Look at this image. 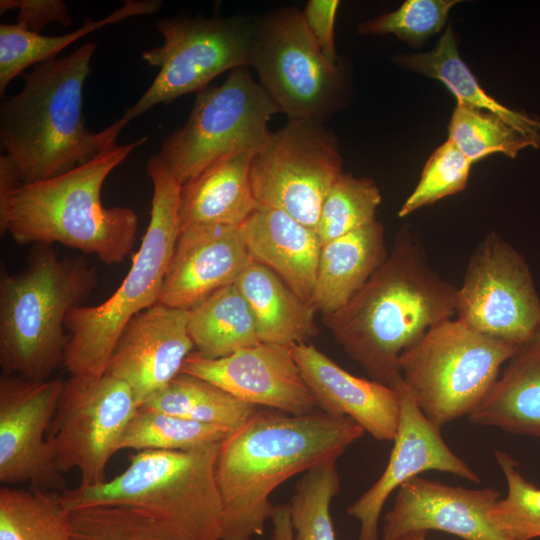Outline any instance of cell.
Listing matches in <instances>:
<instances>
[{
    "label": "cell",
    "instance_id": "obj_1",
    "mask_svg": "<svg viewBox=\"0 0 540 540\" xmlns=\"http://www.w3.org/2000/svg\"><path fill=\"white\" fill-rule=\"evenodd\" d=\"M348 417L320 410L293 415L254 413L220 444L216 478L222 501L221 540H253L264 533L270 497L291 477L331 459L364 435Z\"/></svg>",
    "mask_w": 540,
    "mask_h": 540
},
{
    "label": "cell",
    "instance_id": "obj_2",
    "mask_svg": "<svg viewBox=\"0 0 540 540\" xmlns=\"http://www.w3.org/2000/svg\"><path fill=\"white\" fill-rule=\"evenodd\" d=\"M456 297L457 287L430 266L406 225L378 270L323 322L372 380L394 388L402 380L401 354L431 327L456 315Z\"/></svg>",
    "mask_w": 540,
    "mask_h": 540
},
{
    "label": "cell",
    "instance_id": "obj_3",
    "mask_svg": "<svg viewBox=\"0 0 540 540\" xmlns=\"http://www.w3.org/2000/svg\"><path fill=\"white\" fill-rule=\"evenodd\" d=\"M145 141L116 145L68 172L32 183H21L1 155V234L22 245L59 243L105 264L122 262L135 244L138 217L128 207H105L101 191L108 175Z\"/></svg>",
    "mask_w": 540,
    "mask_h": 540
},
{
    "label": "cell",
    "instance_id": "obj_4",
    "mask_svg": "<svg viewBox=\"0 0 540 540\" xmlns=\"http://www.w3.org/2000/svg\"><path fill=\"white\" fill-rule=\"evenodd\" d=\"M97 45L87 42L24 74L0 104V145L21 183L68 172L116 146L109 128L93 133L82 113L83 87Z\"/></svg>",
    "mask_w": 540,
    "mask_h": 540
},
{
    "label": "cell",
    "instance_id": "obj_5",
    "mask_svg": "<svg viewBox=\"0 0 540 540\" xmlns=\"http://www.w3.org/2000/svg\"><path fill=\"white\" fill-rule=\"evenodd\" d=\"M98 281L81 257L59 258L46 245L32 252L24 270L0 278V366L4 375L47 380L64 365L69 311Z\"/></svg>",
    "mask_w": 540,
    "mask_h": 540
},
{
    "label": "cell",
    "instance_id": "obj_6",
    "mask_svg": "<svg viewBox=\"0 0 540 540\" xmlns=\"http://www.w3.org/2000/svg\"><path fill=\"white\" fill-rule=\"evenodd\" d=\"M146 171L153 184L150 221L127 275L104 302L76 306L66 316L69 342L63 366L71 377H102L127 323L159 303L180 230L181 183L159 154L148 159Z\"/></svg>",
    "mask_w": 540,
    "mask_h": 540
},
{
    "label": "cell",
    "instance_id": "obj_7",
    "mask_svg": "<svg viewBox=\"0 0 540 540\" xmlns=\"http://www.w3.org/2000/svg\"><path fill=\"white\" fill-rule=\"evenodd\" d=\"M219 444L191 450H142L127 468L95 486L65 489L66 509L128 506L149 512L185 540H221L222 501L216 478Z\"/></svg>",
    "mask_w": 540,
    "mask_h": 540
},
{
    "label": "cell",
    "instance_id": "obj_8",
    "mask_svg": "<svg viewBox=\"0 0 540 540\" xmlns=\"http://www.w3.org/2000/svg\"><path fill=\"white\" fill-rule=\"evenodd\" d=\"M518 346L494 339L458 318L431 327L399 358L405 385L437 427L470 415L485 399Z\"/></svg>",
    "mask_w": 540,
    "mask_h": 540
},
{
    "label": "cell",
    "instance_id": "obj_9",
    "mask_svg": "<svg viewBox=\"0 0 540 540\" xmlns=\"http://www.w3.org/2000/svg\"><path fill=\"white\" fill-rule=\"evenodd\" d=\"M163 43L142 52V59L159 73L139 100L109 126L118 137L133 119L153 106L199 92L225 71L249 67L255 20L175 17L156 23Z\"/></svg>",
    "mask_w": 540,
    "mask_h": 540
},
{
    "label": "cell",
    "instance_id": "obj_10",
    "mask_svg": "<svg viewBox=\"0 0 540 540\" xmlns=\"http://www.w3.org/2000/svg\"><path fill=\"white\" fill-rule=\"evenodd\" d=\"M276 113L249 67L233 69L221 85L197 92L187 121L163 140L159 156L182 184L228 154L256 152L270 135L268 122Z\"/></svg>",
    "mask_w": 540,
    "mask_h": 540
},
{
    "label": "cell",
    "instance_id": "obj_11",
    "mask_svg": "<svg viewBox=\"0 0 540 540\" xmlns=\"http://www.w3.org/2000/svg\"><path fill=\"white\" fill-rule=\"evenodd\" d=\"M249 67L288 120L324 121L339 105L342 66L326 60L297 7L255 20Z\"/></svg>",
    "mask_w": 540,
    "mask_h": 540
},
{
    "label": "cell",
    "instance_id": "obj_12",
    "mask_svg": "<svg viewBox=\"0 0 540 540\" xmlns=\"http://www.w3.org/2000/svg\"><path fill=\"white\" fill-rule=\"evenodd\" d=\"M343 173L337 138L324 121L293 119L254 153L250 182L258 206L315 229L323 201Z\"/></svg>",
    "mask_w": 540,
    "mask_h": 540
},
{
    "label": "cell",
    "instance_id": "obj_13",
    "mask_svg": "<svg viewBox=\"0 0 540 540\" xmlns=\"http://www.w3.org/2000/svg\"><path fill=\"white\" fill-rule=\"evenodd\" d=\"M138 408L131 388L115 377L70 376L47 435L58 471L77 469L84 487L106 481L107 465Z\"/></svg>",
    "mask_w": 540,
    "mask_h": 540
},
{
    "label": "cell",
    "instance_id": "obj_14",
    "mask_svg": "<svg viewBox=\"0 0 540 540\" xmlns=\"http://www.w3.org/2000/svg\"><path fill=\"white\" fill-rule=\"evenodd\" d=\"M456 316L476 331L518 347L540 330V297L529 266L495 232L470 257L457 287Z\"/></svg>",
    "mask_w": 540,
    "mask_h": 540
},
{
    "label": "cell",
    "instance_id": "obj_15",
    "mask_svg": "<svg viewBox=\"0 0 540 540\" xmlns=\"http://www.w3.org/2000/svg\"><path fill=\"white\" fill-rule=\"evenodd\" d=\"M63 380L0 378V481L28 483L31 490L62 492L47 435L60 399Z\"/></svg>",
    "mask_w": 540,
    "mask_h": 540
},
{
    "label": "cell",
    "instance_id": "obj_16",
    "mask_svg": "<svg viewBox=\"0 0 540 540\" xmlns=\"http://www.w3.org/2000/svg\"><path fill=\"white\" fill-rule=\"evenodd\" d=\"M393 389L399 394L400 413L388 463L379 479L347 508L348 515L359 522L357 540H379V521L387 499L423 472H446L480 483L479 476L444 442L441 428L420 410L403 380Z\"/></svg>",
    "mask_w": 540,
    "mask_h": 540
},
{
    "label": "cell",
    "instance_id": "obj_17",
    "mask_svg": "<svg viewBox=\"0 0 540 540\" xmlns=\"http://www.w3.org/2000/svg\"><path fill=\"white\" fill-rule=\"evenodd\" d=\"M181 373L204 379L256 407L293 415L317 410L290 346L260 342L216 359L194 351Z\"/></svg>",
    "mask_w": 540,
    "mask_h": 540
},
{
    "label": "cell",
    "instance_id": "obj_18",
    "mask_svg": "<svg viewBox=\"0 0 540 540\" xmlns=\"http://www.w3.org/2000/svg\"><path fill=\"white\" fill-rule=\"evenodd\" d=\"M194 350L188 310L158 303L127 323L105 374L125 382L140 406L181 373Z\"/></svg>",
    "mask_w": 540,
    "mask_h": 540
},
{
    "label": "cell",
    "instance_id": "obj_19",
    "mask_svg": "<svg viewBox=\"0 0 540 540\" xmlns=\"http://www.w3.org/2000/svg\"><path fill=\"white\" fill-rule=\"evenodd\" d=\"M499 498L492 488L468 489L415 477L397 489L379 540H397L420 530H439L464 540H511L489 516Z\"/></svg>",
    "mask_w": 540,
    "mask_h": 540
},
{
    "label": "cell",
    "instance_id": "obj_20",
    "mask_svg": "<svg viewBox=\"0 0 540 540\" xmlns=\"http://www.w3.org/2000/svg\"><path fill=\"white\" fill-rule=\"evenodd\" d=\"M251 261L239 226L180 227L159 303L189 310L214 291L235 283Z\"/></svg>",
    "mask_w": 540,
    "mask_h": 540
},
{
    "label": "cell",
    "instance_id": "obj_21",
    "mask_svg": "<svg viewBox=\"0 0 540 540\" xmlns=\"http://www.w3.org/2000/svg\"><path fill=\"white\" fill-rule=\"evenodd\" d=\"M290 347L318 410L352 419L378 441H393L400 413L397 390L349 373L308 342Z\"/></svg>",
    "mask_w": 540,
    "mask_h": 540
},
{
    "label": "cell",
    "instance_id": "obj_22",
    "mask_svg": "<svg viewBox=\"0 0 540 540\" xmlns=\"http://www.w3.org/2000/svg\"><path fill=\"white\" fill-rule=\"evenodd\" d=\"M238 226L252 260L271 269L312 304L322 248L316 230L265 206H257Z\"/></svg>",
    "mask_w": 540,
    "mask_h": 540
},
{
    "label": "cell",
    "instance_id": "obj_23",
    "mask_svg": "<svg viewBox=\"0 0 540 540\" xmlns=\"http://www.w3.org/2000/svg\"><path fill=\"white\" fill-rule=\"evenodd\" d=\"M255 151L228 154L181 184L180 227L193 224L240 225L258 206L250 182Z\"/></svg>",
    "mask_w": 540,
    "mask_h": 540
},
{
    "label": "cell",
    "instance_id": "obj_24",
    "mask_svg": "<svg viewBox=\"0 0 540 540\" xmlns=\"http://www.w3.org/2000/svg\"><path fill=\"white\" fill-rule=\"evenodd\" d=\"M388 255L382 224L374 222L322 245L312 305L325 315L344 307Z\"/></svg>",
    "mask_w": 540,
    "mask_h": 540
},
{
    "label": "cell",
    "instance_id": "obj_25",
    "mask_svg": "<svg viewBox=\"0 0 540 540\" xmlns=\"http://www.w3.org/2000/svg\"><path fill=\"white\" fill-rule=\"evenodd\" d=\"M468 417L473 424L540 437V330L519 347Z\"/></svg>",
    "mask_w": 540,
    "mask_h": 540
},
{
    "label": "cell",
    "instance_id": "obj_26",
    "mask_svg": "<svg viewBox=\"0 0 540 540\" xmlns=\"http://www.w3.org/2000/svg\"><path fill=\"white\" fill-rule=\"evenodd\" d=\"M235 284L249 304L260 342L291 346L318 334L314 306L268 267L252 260Z\"/></svg>",
    "mask_w": 540,
    "mask_h": 540
},
{
    "label": "cell",
    "instance_id": "obj_27",
    "mask_svg": "<svg viewBox=\"0 0 540 540\" xmlns=\"http://www.w3.org/2000/svg\"><path fill=\"white\" fill-rule=\"evenodd\" d=\"M188 331L195 352L211 359L260 343L249 304L235 283L188 310Z\"/></svg>",
    "mask_w": 540,
    "mask_h": 540
},
{
    "label": "cell",
    "instance_id": "obj_28",
    "mask_svg": "<svg viewBox=\"0 0 540 540\" xmlns=\"http://www.w3.org/2000/svg\"><path fill=\"white\" fill-rule=\"evenodd\" d=\"M408 69L441 81L457 103L491 112L540 145V122L523 112L511 110L485 92L461 59L454 33L449 26L433 50L400 57Z\"/></svg>",
    "mask_w": 540,
    "mask_h": 540
},
{
    "label": "cell",
    "instance_id": "obj_29",
    "mask_svg": "<svg viewBox=\"0 0 540 540\" xmlns=\"http://www.w3.org/2000/svg\"><path fill=\"white\" fill-rule=\"evenodd\" d=\"M161 5L159 0H127L108 16L99 20L86 19L77 30L57 36L33 33L16 24H1L0 94L3 95L8 84L26 68L55 58L65 47L86 34L130 17L153 14Z\"/></svg>",
    "mask_w": 540,
    "mask_h": 540
},
{
    "label": "cell",
    "instance_id": "obj_30",
    "mask_svg": "<svg viewBox=\"0 0 540 540\" xmlns=\"http://www.w3.org/2000/svg\"><path fill=\"white\" fill-rule=\"evenodd\" d=\"M139 407L231 432L258 411L256 406L235 398L216 385L185 373H180Z\"/></svg>",
    "mask_w": 540,
    "mask_h": 540
},
{
    "label": "cell",
    "instance_id": "obj_31",
    "mask_svg": "<svg viewBox=\"0 0 540 540\" xmlns=\"http://www.w3.org/2000/svg\"><path fill=\"white\" fill-rule=\"evenodd\" d=\"M0 540H71L61 492L0 488Z\"/></svg>",
    "mask_w": 540,
    "mask_h": 540
},
{
    "label": "cell",
    "instance_id": "obj_32",
    "mask_svg": "<svg viewBox=\"0 0 540 540\" xmlns=\"http://www.w3.org/2000/svg\"><path fill=\"white\" fill-rule=\"evenodd\" d=\"M230 433L222 427L139 407L126 426L119 451L191 450L220 444Z\"/></svg>",
    "mask_w": 540,
    "mask_h": 540
},
{
    "label": "cell",
    "instance_id": "obj_33",
    "mask_svg": "<svg viewBox=\"0 0 540 540\" xmlns=\"http://www.w3.org/2000/svg\"><path fill=\"white\" fill-rule=\"evenodd\" d=\"M70 518L71 540H185L157 516L128 506L83 507Z\"/></svg>",
    "mask_w": 540,
    "mask_h": 540
},
{
    "label": "cell",
    "instance_id": "obj_34",
    "mask_svg": "<svg viewBox=\"0 0 540 540\" xmlns=\"http://www.w3.org/2000/svg\"><path fill=\"white\" fill-rule=\"evenodd\" d=\"M448 140L473 163L496 152L514 158L525 147L540 148L499 116L462 103L454 108Z\"/></svg>",
    "mask_w": 540,
    "mask_h": 540
},
{
    "label": "cell",
    "instance_id": "obj_35",
    "mask_svg": "<svg viewBox=\"0 0 540 540\" xmlns=\"http://www.w3.org/2000/svg\"><path fill=\"white\" fill-rule=\"evenodd\" d=\"M336 461L311 468L297 482L289 502L295 540H336L330 511L341 488Z\"/></svg>",
    "mask_w": 540,
    "mask_h": 540
},
{
    "label": "cell",
    "instance_id": "obj_36",
    "mask_svg": "<svg viewBox=\"0 0 540 540\" xmlns=\"http://www.w3.org/2000/svg\"><path fill=\"white\" fill-rule=\"evenodd\" d=\"M381 199L373 180L343 172L321 207L315 230L322 245L374 222Z\"/></svg>",
    "mask_w": 540,
    "mask_h": 540
},
{
    "label": "cell",
    "instance_id": "obj_37",
    "mask_svg": "<svg viewBox=\"0 0 540 540\" xmlns=\"http://www.w3.org/2000/svg\"><path fill=\"white\" fill-rule=\"evenodd\" d=\"M495 458L505 475L508 492L494 503L490 519L511 540L540 537V488L524 478L508 453L496 450Z\"/></svg>",
    "mask_w": 540,
    "mask_h": 540
},
{
    "label": "cell",
    "instance_id": "obj_38",
    "mask_svg": "<svg viewBox=\"0 0 540 540\" xmlns=\"http://www.w3.org/2000/svg\"><path fill=\"white\" fill-rule=\"evenodd\" d=\"M473 164L447 140L429 157L419 182L402 204L398 216L406 217L422 207L463 191Z\"/></svg>",
    "mask_w": 540,
    "mask_h": 540
},
{
    "label": "cell",
    "instance_id": "obj_39",
    "mask_svg": "<svg viewBox=\"0 0 540 540\" xmlns=\"http://www.w3.org/2000/svg\"><path fill=\"white\" fill-rule=\"evenodd\" d=\"M457 0H407L395 11L364 21L361 35L394 34L411 45L423 43L444 26Z\"/></svg>",
    "mask_w": 540,
    "mask_h": 540
},
{
    "label": "cell",
    "instance_id": "obj_40",
    "mask_svg": "<svg viewBox=\"0 0 540 540\" xmlns=\"http://www.w3.org/2000/svg\"><path fill=\"white\" fill-rule=\"evenodd\" d=\"M17 9V22L19 27L40 34L49 23H59L70 26L72 18L68 12V5L62 0H1L0 14Z\"/></svg>",
    "mask_w": 540,
    "mask_h": 540
},
{
    "label": "cell",
    "instance_id": "obj_41",
    "mask_svg": "<svg viewBox=\"0 0 540 540\" xmlns=\"http://www.w3.org/2000/svg\"><path fill=\"white\" fill-rule=\"evenodd\" d=\"M338 0H310L302 11L305 23L322 54L332 64H338L334 42V26Z\"/></svg>",
    "mask_w": 540,
    "mask_h": 540
},
{
    "label": "cell",
    "instance_id": "obj_42",
    "mask_svg": "<svg viewBox=\"0 0 540 540\" xmlns=\"http://www.w3.org/2000/svg\"><path fill=\"white\" fill-rule=\"evenodd\" d=\"M272 540H295L289 503L275 505L271 516Z\"/></svg>",
    "mask_w": 540,
    "mask_h": 540
},
{
    "label": "cell",
    "instance_id": "obj_43",
    "mask_svg": "<svg viewBox=\"0 0 540 540\" xmlns=\"http://www.w3.org/2000/svg\"><path fill=\"white\" fill-rule=\"evenodd\" d=\"M427 531H413L401 536L397 540H426Z\"/></svg>",
    "mask_w": 540,
    "mask_h": 540
}]
</instances>
